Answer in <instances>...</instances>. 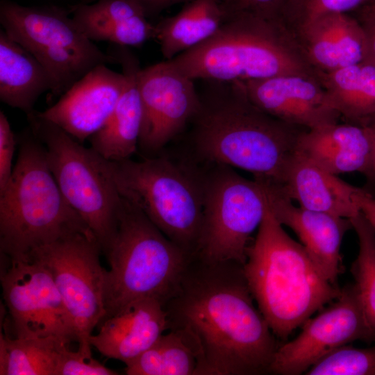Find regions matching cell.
Returning a JSON list of instances; mask_svg holds the SVG:
<instances>
[{"instance_id": "obj_14", "label": "cell", "mask_w": 375, "mask_h": 375, "mask_svg": "<svg viewBox=\"0 0 375 375\" xmlns=\"http://www.w3.org/2000/svg\"><path fill=\"white\" fill-rule=\"evenodd\" d=\"M138 88L142 106L139 147L158 151L192 122L201 108L194 80L167 60L141 69Z\"/></svg>"}, {"instance_id": "obj_21", "label": "cell", "mask_w": 375, "mask_h": 375, "mask_svg": "<svg viewBox=\"0 0 375 375\" xmlns=\"http://www.w3.org/2000/svg\"><path fill=\"white\" fill-rule=\"evenodd\" d=\"M373 144L372 126L336 122L303 131L297 151L334 174H363L370 162Z\"/></svg>"}, {"instance_id": "obj_13", "label": "cell", "mask_w": 375, "mask_h": 375, "mask_svg": "<svg viewBox=\"0 0 375 375\" xmlns=\"http://www.w3.org/2000/svg\"><path fill=\"white\" fill-rule=\"evenodd\" d=\"M301 326L293 340L279 345L269 373L299 375L332 351L360 340L374 342L353 283L346 285L327 308Z\"/></svg>"}, {"instance_id": "obj_26", "label": "cell", "mask_w": 375, "mask_h": 375, "mask_svg": "<svg viewBox=\"0 0 375 375\" xmlns=\"http://www.w3.org/2000/svg\"><path fill=\"white\" fill-rule=\"evenodd\" d=\"M345 122L368 126L375 118V62L364 60L332 72H317Z\"/></svg>"}, {"instance_id": "obj_15", "label": "cell", "mask_w": 375, "mask_h": 375, "mask_svg": "<svg viewBox=\"0 0 375 375\" xmlns=\"http://www.w3.org/2000/svg\"><path fill=\"white\" fill-rule=\"evenodd\" d=\"M238 82L253 104L286 123L312 129L341 119L318 77L290 74Z\"/></svg>"}, {"instance_id": "obj_11", "label": "cell", "mask_w": 375, "mask_h": 375, "mask_svg": "<svg viewBox=\"0 0 375 375\" xmlns=\"http://www.w3.org/2000/svg\"><path fill=\"white\" fill-rule=\"evenodd\" d=\"M100 251L92 234L76 233L37 247L25 257L51 274L76 331L78 349L88 355H92V331L106 315V269L101 265Z\"/></svg>"}, {"instance_id": "obj_35", "label": "cell", "mask_w": 375, "mask_h": 375, "mask_svg": "<svg viewBox=\"0 0 375 375\" xmlns=\"http://www.w3.org/2000/svg\"><path fill=\"white\" fill-rule=\"evenodd\" d=\"M361 26L367 40V55L365 60L375 62V0L349 13Z\"/></svg>"}, {"instance_id": "obj_22", "label": "cell", "mask_w": 375, "mask_h": 375, "mask_svg": "<svg viewBox=\"0 0 375 375\" xmlns=\"http://www.w3.org/2000/svg\"><path fill=\"white\" fill-rule=\"evenodd\" d=\"M113 54L122 66L125 86L110 118L90 141L91 148L103 158L120 161L130 158L139 144L142 106L138 78L141 68L126 47L119 46Z\"/></svg>"}, {"instance_id": "obj_27", "label": "cell", "mask_w": 375, "mask_h": 375, "mask_svg": "<svg viewBox=\"0 0 375 375\" xmlns=\"http://www.w3.org/2000/svg\"><path fill=\"white\" fill-rule=\"evenodd\" d=\"M201 358L194 338L185 330L172 328L137 358L126 364L128 375L201 374Z\"/></svg>"}, {"instance_id": "obj_34", "label": "cell", "mask_w": 375, "mask_h": 375, "mask_svg": "<svg viewBox=\"0 0 375 375\" xmlns=\"http://www.w3.org/2000/svg\"><path fill=\"white\" fill-rule=\"evenodd\" d=\"M15 138L5 113L0 111V190L7 184L13 170Z\"/></svg>"}, {"instance_id": "obj_25", "label": "cell", "mask_w": 375, "mask_h": 375, "mask_svg": "<svg viewBox=\"0 0 375 375\" xmlns=\"http://www.w3.org/2000/svg\"><path fill=\"white\" fill-rule=\"evenodd\" d=\"M227 17L222 0H192L155 25L154 38L165 60L207 41Z\"/></svg>"}, {"instance_id": "obj_18", "label": "cell", "mask_w": 375, "mask_h": 375, "mask_svg": "<svg viewBox=\"0 0 375 375\" xmlns=\"http://www.w3.org/2000/svg\"><path fill=\"white\" fill-rule=\"evenodd\" d=\"M90 343L103 356L125 365L149 348L169 328L164 304L158 299L134 302L104 319Z\"/></svg>"}, {"instance_id": "obj_20", "label": "cell", "mask_w": 375, "mask_h": 375, "mask_svg": "<svg viewBox=\"0 0 375 375\" xmlns=\"http://www.w3.org/2000/svg\"><path fill=\"white\" fill-rule=\"evenodd\" d=\"M280 186L292 201L308 210L347 219L360 212L358 195L361 188L342 181L297 151Z\"/></svg>"}, {"instance_id": "obj_2", "label": "cell", "mask_w": 375, "mask_h": 375, "mask_svg": "<svg viewBox=\"0 0 375 375\" xmlns=\"http://www.w3.org/2000/svg\"><path fill=\"white\" fill-rule=\"evenodd\" d=\"M206 81L192 121L197 154L210 164L240 168L254 179L281 185L306 129L259 108L238 81Z\"/></svg>"}, {"instance_id": "obj_12", "label": "cell", "mask_w": 375, "mask_h": 375, "mask_svg": "<svg viewBox=\"0 0 375 375\" xmlns=\"http://www.w3.org/2000/svg\"><path fill=\"white\" fill-rule=\"evenodd\" d=\"M3 256L8 262L1 281L14 337L53 340L67 346L78 342L75 327L47 269L31 258Z\"/></svg>"}, {"instance_id": "obj_17", "label": "cell", "mask_w": 375, "mask_h": 375, "mask_svg": "<svg viewBox=\"0 0 375 375\" xmlns=\"http://www.w3.org/2000/svg\"><path fill=\"white\" fill-rule=\"evenodd\" d=\"M256 181L262 185L276 219L294 231L319 272L338 285L341 273L340 246L346 232L353 228L351 220L296 206L279 184Z\"/></svg>"}, {"instance_id": "obj_6", "label": "cell", "mask_w": 375, "mask_h": 375, "mask_svg": "<svg viewBox=\"0 0 375 375\" xmlns=\"http://www.w3.org/2000/svg\"><path fill=\"white\" fill-rule=\"evenodd\" d=\"M103 253L110 265L104 319L140 300L155 299L165 306L192 259L123 198L116 231Z\"/></svg>"}, {"instance_id": "obj_1", "label": "cell", "mask_w": 375, "mask_h": 375, "mask_svg": "<svg viewBox=\"0 0 375 375\" xmlns=\"http://www.w3.org/2000/svg\"><path fill=\"white\" fill-rule=\"evenodd\" d=\"M242 266L193 258L164 306L169 328L195 340L202 375L269 373L279 346L253 303Z\"/></svg>"}, {"instance_id": "obj_23", "label": "cell", "mask_w": 375, "mask_h": 375, "mask_svg": "<svg viewBox=\"0 0 375 375\" xmlns=\"http://www.w3.org/2000/svg\"><path fill=\"white\" fill-rule=\"evenodd\" d=\"M72 18L92 41L138 47L154 38L155 25L129 0H99L75 7Z\"/></svg>"}, {"instance_id": "obj_16", "label": "cell", "mask_w": 375, "mask_h": 375, "mask_svg": "<svg viewBox=\"0 0 375 375\" xmlns=\"http://www.w3.org/2000/svg\"><path fill=\"white\" fill-rule=\"evenodd\" d=\"M99 65L74 83L59 100L37 115L60 127L78 142L99 131L112 115L126 78Z\"/></svg>"}, {"instance_id": "obj_29", "label": "cell", "mask_w": 375, "mask_h": 375, "mask_svg": "<svg viewBox=\"0 0 375 375\" xmlns=\"http://www.w3.org/2000/svg\"><path fill=\"white\" fill-rule=\"evenodd\" d=\"M349 219L358 236L359 246L351 272L375 340V229L361 212Z\"/></svg>"}, {"instance_id": "obj_4", "label": "cell", "mask_w": 375, "mask_h": 375, "mask_svg": "<svg viewBox=\"0 0 375 375\" xmlns=\"http://www.w3.org/2000/svg\"><path fill=\"white\" fill-rule=\"evenodd\" d=\"M167 61L194 81L235 82L290 74L318 77L281 22L248 13L227 15L210 39Z\"/></svg>"}, {"instance_id": "obj_3", "label": "cell", "mask_w": 375, "mask_h": 375, "mask_svg": "<svg viewBox=\"0 0 375 375\" xmlns=\"http://www.w3.org/2000/svg\"><path fill=\"white\" fill-rule=\"evenodd\" d=\"M242 269L258 309L283 341L341 293L319 272L303 246L285 231L268 203Z\"/></svg>"}, {"instance_id": "obj_10", "label": "cell", "mask_w": 375, "mask_h": 375, "mask_svg": "<svg viewBox=\"0 0 375 375\" xmlns=\"http://www.w3.org/2000/svg\"><path fill=\"white\" fill-rule=\"evenodd\" d=\"M213 165L203 174V220L194 258L243 265L251 235L266 211V195L255 179L242 177L232 167Z\"/></svg>"}, {"instance_id": "obj_5", "label": "cell", "mask_w": 375, "mask_h": 375, "mask_svg": "<svg viewBox=\"0 0 375 375\" xmlns=\"http://www.w3.org/2000/svg\"><path fill=\"white\" fill-rule=\"evenodd\" d=\"M76 233L93 235L63 197L42 142L34 134L24 137L12 174L0 190L1 255L22 259Z\"/></svg>"}, {"instance_id": "obj_9", "label": "cell", "mask_w": 375, "mask_h": 375, "mask_svg": "<svg viewBox=\"0 0 375 375\" xmlns=\"http://www.w3.org/2000/svg\"><path fill=\"white\" fill-rule=\"evenodd\" d=\"M0 22L47 71L54 96L62 95L96 66L118 63L113 53L100 50L60 8L1 0Z\"/></svg>"}, {"instance_id": "obj_36", "label": "cell", "mask_w": 375, "mask_h": 375, "mask_svg": "<svg viewBox=\"0 0 375 375\" xmlns=\"http://www.w3.org/2000/svg\"><path fill=\"white\" fill-rule=\"evenodd\" d=\"M136 5L148 18L159 14L167 8L192 0H129Z\"/></svg>"}, {"instance_id": "obj_30", "label": "cell", "mask_w": 375, "mask_h": 375, "mask_svg": "<svg viewBox=\"0 0 375 375\" xmlns=\"http://www.w3.org/2000/svg\"><path fill=\"white\" fill-rule=\"evenodd\" d=\"M369 0H288L280 22L292 34L331 14L351 13Z\"/></svg>"}, {"instance_id": "obj_28", "label": "cell", "mask_w": 375, "mask_h": 375, "mask_svg": "<svg viewBox=\"0 0 375 375\" xmlns=\"http://www.w3.org/2000/svg\"><path fill=\"white\" fill-rule=\"evenodd\" d=\"M65 346L53 340L10 338L1 333L0 374L56 375L60 349Z\"/></svg>"}, {"instance_id": "obj_7", "label": "cell", "mask_w": 375, "mask_h": 375, "mask_svg": "<svg viewBox=\"0 0 375 375\" xmlns=\"http://www.w3.org/2000/svg\"><path fill=\"white\" fill-rule=\"evenodd\" d=\"M121 197L191 257L203 212V174L165 157L109 160Z\"/></svg>"}, {"instance_id": "obj_32", "label": "cell", "mask_w": 375, "mask_h": 375, "mask_svg": "<svg viewBox=\"0 0 375 375\" xmlns=\"http://www.w3.org/2000/svg\"><path fill=\"white\" fill-rule=\"evenodd\" d=\"M118 373L106 367L92 355L79 349L74 351L69 347L60 349L56 375H115Z\"/></svg>"}, {"instance_id": "obj_8", "label": "cell", "mask_w": 375, "mask_h": 375, "mask_svg": "<svg viewBox=\"0 0 375 375\" xmlns=\"http://www.w3.org/2000/svg\"><path fill=\"white\" fill-rule=\"evenodd\" d=\"M27 116L32 133L44 146L49 166L63 197L103 252L116 231L122 201L109 160L39 117L35 111Z\"/></svg>"}, {"instance_id": "obj_31", "label": "cell", "mask_w": 375, "mask_h": 375, "mask_svg": "<svg viewBox=\"0 0 375 375\" xmlns=\"http://www.w3.org/2000/svg\"><path fill=\"white\" fill-rule=\"evenodd\" d=\"M306 374L375 375V344L367 348L344 345L315 363Z\"/></svg>"}, {"instance_id": "obj_38", "label": "cell", "mask_w": 375, "mask_h": 375, "mask_svg": "<svg viewBox=\"0 0 375 375\" xmlns=\"http://www.w3.org/2000/svg\"><path fill=\"white\" fill-rule=\"evenodd\" d=\"M370 126H372L374 130L373 149L369 167L363 174L366 180L362 188L369 195L375 198V118Z\"/></svg>"}, {"instance_id": "obj_24", "label": "cell", "mask_w": 375, "mask_h": 375, "mask_svg": "<svg viewBox=\"0 0 375 375\" xmlns=\"http://www.w3.org/2000/svg\"><path fill=\"white\" fill-rule=\"evenodd\" d=\"M51 89V79L42 65L1 29L0 100L28 115L39 97Z\"/></svg>"}, {"instance_id": "obj_37", "label": "cell", "mask_w": 375, "mask_h": 375, "mask_svg": "<svg viewBox=\"0 0 375 375\" xmlns=\"http://www.w3.org/2000/svg\"><path fill=\"white\" fill-rule=\"evenodd\" d=\"M358 203L360 212L375 229V198L361 188L358 195Z\"/></svg>"}, {"instance_id": "obj_19", "label": "cell", "mask_w": 375, "mask_h": 375, "mask_svg": "<svg viewBox=\"0 0 375 375\" xmlns=\"http://www.w3.org/2000/svg\"><path fill=\"white\" fill-rule=\"evenodd\" d=\"M293 35L306 60L317 73L332 72L367 58L365 33L349 13L326 15Z\"/></svg>"}, {"instance_id": "obj_33", "label": "cell", "mask_w": 375, "mask_h": 375, "mask_svg": "<svg viewBox=\"0 0 375 375\" xmlns=\"http://www.w3.org/2000/svg\"><path fill=\"white\" fill-rule=\"evenodd\" d=\"M288 0H222L227 15L248 13L269 21L280 22Z\"/></svg>"}]
</instances>
